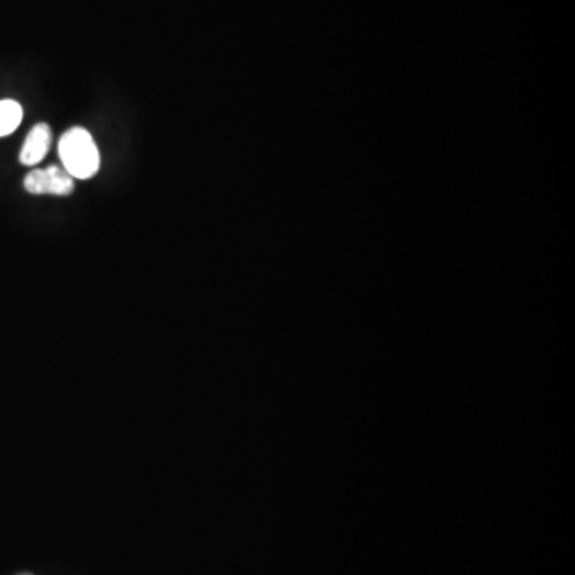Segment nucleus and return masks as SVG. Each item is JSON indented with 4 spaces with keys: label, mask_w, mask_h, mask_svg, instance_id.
I'll return each mask as SVG.
<instances>
[{
    "label": "nucleus",
    "mask_w": 575,
    "mask_h": 575,
    "mask_svg": "<svg viewBox=\"0 0 575 575\" xmlns=\"http://www.w3.org/2000/svg\"><path fill=\"white\" fill-rule=\"evenodd\" d=\"M64 170L74 179L93 178L100 170V151L90 131L82 127L69 128L58 144Z\"/></svg>",
    "instance_id": "f257e3e1"
},
{
    "label": "nucleus",
    "mask_w": 575,
    "mask_h": 575,
    "mask_svg": "<svg viewBox=\"0 0 575 575\" xmlns=\"http://www.w3.org/2000/svg\"><path fill=\"white\" fill-rule=\"evenodd\" d=\"M24 189L32 195H56L66 197L74 192V178L58 165L36 168L24 178Z\"/></svg>",
    "instance_id": "f03ea898"
},
{
    "label": "nucleus",
    "mask_w": 575,
    "mask_h": 575,
    "mask_svg": "<svg viewBox=\"0 0 575 575\" xmlns=\"http://www.w3.org/2000/svg\"><path fill=\"white\" fill-rule=\"evenodd\" d=\"M21 575H32V574H21Z\"/></svg>",
    "instance_id": "39448f33"
},
{
    "label": "nucleus",
    "mask_w": 575,
    "mask_h": 575,
    "mask_svg": "<svg viewBox=\"0 0 575 575\" xmlns=\"http://www.w3.org/2000/svg\"><path fill=\"white\" fill-rule=\"evenodd\" d=\"M23 120V108L13 100L0 101V138L12 135Z\"/></svg>",
    "instance_id": "20e7f679"
},
{
    "label": "nucleus",
    "mask_w": 575,
    "mask_h": 575,
    "mask_svg": "<svg viewBox=\"0 0 575 575\" xmlns=\"http://www.w3.org/2000/svg\"><path fill=\"white\" fill-rule=\"evenodd\" d=\"M52 128L48 123H37L24 139L20 152V162L24 167H34L47 157L52 147Z\"/></svg>",
    "instance_id": "7ed1b4c3"
}]
</instances>
